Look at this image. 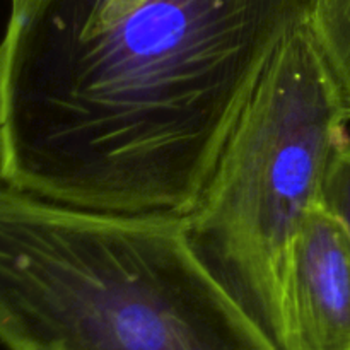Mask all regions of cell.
Masks as SVG:
<instances>
[{
  "instance_id": "1",
  "label": "cell",
  "mask_w": 350,
  "mask_h": 350,
  "mask_svg": "<svg viewBox=\"0 0 350 350\" xmlns=\"http://www.w3.org/2000/svg\"><path fill=\"white\" fill-rule=\"evenodd\" d=\"M317 0H12L0 183L187 217L279 48Z\"/></svg>"
},
{
  "instance_id": "2",
  "label": "cell",
  "mask_w": 350,
  "mask_h": 350,
  "mask_svg": "<svg viewBox=\"0 0 350 350\" xmlns=\"http://www.w3.org/2000/svg\"><path fill=\"white\" fill-rule=\"evenodd\" d=\"M9 350H273L195 256L185 217L118 215L0 183Z\"/></svg>"
},
{
  "instance_id": "3",
  "label": "cell",
  "mask_w": 350,
  "mask_h": 350,
  "mask_svg": "<svg viewBox=\"0 0 350 350\" xmlns=\"http://www.w3.org/2000/svg\"><path fill=\"white\" fill-rule=\"evenodd\" d=\"M350 115L311 26L267 67L197 204L188 243L208 275L265 337L291 350L294 246L323 185Z\"/></svg>"
},
{
  "instance_id": "4",
  "label": "cell",
  "mask_w": 350,
  "mask_h": 350,
  "mask_svg": "<svg viewBox=\"0 0 350 350\" xmlns=\"http://www.w3.org/2000/svg\"><path fill=\"white\" fill-rule=\"evenodd\" d=\"M289 330L291 350H350V234L323 204L294 246Z\"/></svg>"
},
{
  "instance_id": "5",
  "label": "cell",
  "mask_w": 350,
  "mask_h": 350,
  "mask_svg": "<svg viewBox=\"0 0 350 350\" xmlns=\"http://www.w3.org/2000/svg\"><path fill=\"white\" fill-rule=\"evenodd\" d=\"M310 26L350 115V0H317Z\"/></svg>"
},
{
  "instance_id": "6",
  "label": "cell",
  "mask_w": 350,
  "mask_h": 350,
  "mask_svg": "<svg viewBox=\"0 0 350 350\" xmlns=\"http://www.w3.org/2000/svg\"><path fill=\"white\" fill-rule=\"evenodd\" d=\"M323 205L350 234V137L338 147L323 185Z\"/></svg>"
}]
</instances>
